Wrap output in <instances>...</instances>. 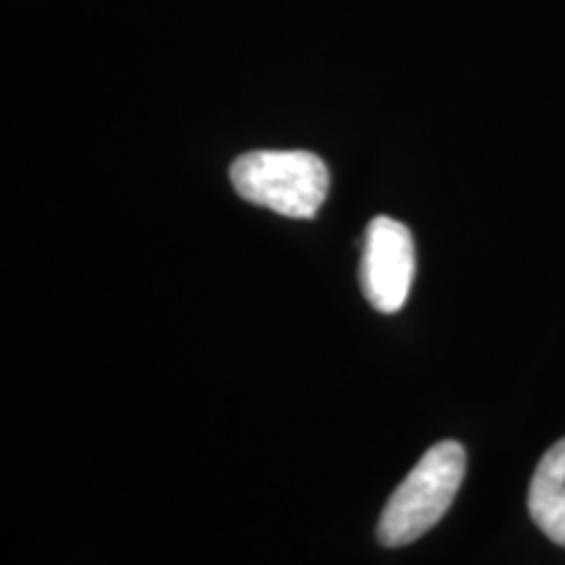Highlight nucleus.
I'll list each match as a JSON object with an SVG mask.
<instances>
[{
    "instance_id": "f257e3e1",
    "label": "nucleus",
    "mask_w": 565,
    "mask_h": 565,
    "mask_svg": "<svg viewBox=\"0 0 565 565\" xmlns=\"http://www.w3.org/2000/svg\"><path fill=\"white\" fill-rule=\"evenodd\" d=\"M231 183L246 202L309 221L328 200L330 171L307 150H254L233 160Z\"/></svg>"
},
{
    "instance_id": "f03ea898",
    "label": "nucleus",
    "mask_w": 565,
    "mask_h": 565,
    "mask_svg": "<svg viewBox=\"0 0 565 565\" xmlns=\"http://www.w3.org/2000/svg\"><path fill=\"white\" fill-rule=\"evenodd\" d=\"M463 475L466 450L461 443L433 445L385 503L377 524L380 545L404 547L427 534L448 513Z\"/></svg>"
},
{
    "instance_id": "7ed1b4c3",
    "label": "nucleus",
    "mask_w": 565,
    "mask_h": 565,
    "mask_svg": "<svg viewBox=\"0 0 565 565\" xmlns=\"http://www.w3.org/2000/svg\"><path fill=\"white\" fill-rule=\"evenodd\" d=\"M416 273L414 236L404 223L380 215L366 225L362 252V291L377 312L404 307Z\"/></svg>"
},
{
    "instance_id": "20e7f679",
    "label": "nucleus",
    "mask_w": 565,
    "mask_h": 565,
    "mask_svg": "<svg viewBox=\"0 0 565 565\" xmlns=\"http://www.w3.org/2000/svg\"><path fill=\"white\" fill-rule=\"evenodd\" d=\"M529 513L555 545L565 547V437L536 466L529 487Z\"/></svg>"
}]
</instances>
